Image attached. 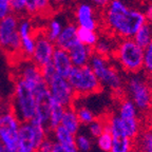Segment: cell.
I'll use <instances>...</instances> for the list:
<instances>
[{"label": "cell", "instance_id": "obj_1", "mask_svg": "<svg viewBox=\"0 0 152 152\" xmlns=\"http://www.w3.org/2000/svg\"><path fill=\"white\" fill-rule=\"evenodd\" d=\"M100 16L104 32L117 39L132 38L138 28L147 22L142 11L129 7L123 0H111Z\"/></svg>", "mask_w": 152, "mask_h": 152}, {"label": "cell", "instance_id": "obj_2", "mask_svg": "<svg viewBox=\"0 0 152 152\" xmlns=\"http://www.w3.org/2000/svg\"><path fill=\"white\" fill-rule=\"evenodd\" d=\"M112 57L126 73L135 74L142 71L144 49L132 38L118 39Z\"/></svg>", "mask_w": 152, "mask_h": 152}, {"label": "cell", "instance_id": "obj_3", "mask_svg": "<svg viewBox=\"0 0 152 152\" xmlns=\"http://www.w3.org/2000/svg\"><path fill=\"white\" fill-rule=\"evenodd\" d=\"M11 108L21 121H32L36 113V97L32 87L15 77Z\"/></svg>", "mask_w": 152, "mask_h": 152}, {"label": "cell", "instance_id": "obj_4", "mask_svg": "<svg viewBox=\"0 0 152 152\" xmlns=\"http://www.w3.org/2000/svg\"><path fill=\"white\" fill-rule=\"evenodd\" d=\"M88 64L98 78L102 88H108L114 92H118L123 89V76L112 64L110 57L93 53Z\"/></svg>", "mask_w": 152, "mask_h": 152}, {"label": "cell", "instance_id": "obj_5", "mask_svg": "<svg viewBox=\"0 0 152 152\" xmlns=\"http://www.w3.org/2000/svg\"><path fill=\"white\" fill-rule=\"evenodd\" d=\"M18 18V15L13 13L0 19V51L11 58L21 59Z\"/></svg>", "mask_w": 152, "mask_h": 152}, {"label": "cell", "instance_id": "obj_6", "mask_svg": "<svg viewBox=\"0 0 152 152\" xmlns=\"http://www.w3.org/2000/svg\"><path fill=\"white\" fill-rule=\"evenodd\" d=\"M126 92L129 98L142 113L150 111L152 99V83L147 76L140 73L131 74L126 81Z\"/></svg>", "mask_w": 152, "mask_h": 152}, {"label": "cell", "instance_id": "obj_7", "mask_svg": "<svg viewBox=\"0 0 152 152\" xmlns=\"http://www.w3.org/2000/svg\"><path fill=\"white\" fill-rule=\"evenodd\" d=\"M66 78L73 88L76 96H87L102 90V86L89 64L73 66Z\"/></svg>", "mask_w": 152, "mask_h": 152}, {"label": "cell", "instance_id": "obj_8", "mask_svg": "<svg viewBox=\"0 0 152 152\" xmlns=\"http://www.w3.org/2000/svg\"><path fill=\"white\" fill-rule=\"evenodd\" d=\"M21 123L11 106H0V142L7 151L16 152Z\"/></svg>", "mask_w": 152, "mask_h": 152}, {"label": "cell", "instance_id": "obj_9", "mask_svg": "<svg viewBox=\"0 0 152 152\" xmlns=\"http://www.w3.org/2000/svg\"><path fill=\"white\" fill-rule=\"evenodd\" d=\"M48 130L45 126L34 121H22L16 152H36L40 142L47 137Z\"/></svg>", "mask_w": 152, "mask_h": 152}, {"label": "cell", "instance_id": "obj_10", "mask_svg": "<svg viewBox=\"0 0 152 152\" xmlns=\"http://www.w3.org/2000/svg\"><path fill=\"white\" fill-rule=\"evenodd\" d=\"M45 81L51 97L54 102H58L66 108L72 107L77 96L66 77L55 73Z\"/></svg>", "mask_w": 152, "mask_h": 152}, {"label": "cell", "instance_id": "obj_11", "mask_svg": "<svg viewBox=\"0 0 152 152\" xmlns=\"http://www.w3.org/2000/svg\"><path fill=\"white\" fill-rule=\"evenodd\" d=\"M98 11L92 3L85 1L76 3L73 9L74 22L78 28L98 31L102 28V16Z\"/></svg>", "mask_w": 152, "mask_h": 152}, {"label": "cell", "instance_id": "obj_12", "mask_svg": "<svg viewBox=\"0 0 152 152\" xmlns=\"http://www.w3.org/2000/svg\"><path fill=\"white\" fill-rule=\"evenodd\" d=\"M55 48V43L45 35L42 28H37L35 33V49L30 59L39 68H42L51 62Z\"/></svg>", "mask_w": 152, "mask_h": 152}, {"label": "cell", "instance_id": "obj_13", "mask_svg": "<svg viewBox=\"0 0 152 152\" xmlns=\"http://www.w3.org/2000/svg\"><path fill=\"white\" fill-rule=\"evenodd\" d=\"M15 77L26 81L30 87H32V89L45 83L41 69L30 58H21L18 60Z\"/></svg>", "mask_w": 152, "mask_h": 152}, {"label": "cell", "instance_id": "obj_14", "mask_svg": "<svg viewBox=\"0 0 152 152\" xmlns=\"http://www.w3.org/2000/svg\"><path fill=\"white\" fill-rule=\"evenodd\" d=\"M51 64H52L56 74L64 76V77H68V75L74 66L71 61V58H70L69 52L64 49H60V48H55Z\"/></svg>", "mask_w": 152, "mask_h": 152}, {"label": "cell", "instance_id": "obj_15", "mask_svg": "<svg viewBox=\"0 0 152 152\" xmlns=\"http://www.w3.org/2000/svg\"><path fill=\"white\" fill-rule=\"evenodd\" d=\"M77 30H78V26H76L74 21L66 22V24H64L59 36L57 37L54 42L56 48H60V49L68 51L70 48H72L75 43L78 42Z\"/></svg>", "mask_w": 152, "mask_h": 152}, {"label": "cell", "instance_id": "obj_16", "mask_svg": "<svg viewBox=\"0 0 152 152\" xmlns=\"http://www.w3.org/2000/svg\"><path fill=\"white\" fill-rule=\"evenodd\" d=\"M69 55L71 58V61L74 66H87L89 64L91 56L94 52H93V48H90L88 45H83L78 41L77 43L70 48Z\"/></svg>", "mask_w": 152, "mask_h": 152}, {"label": "cell", "instance_id": "obj_17", "mask_svg": "<svg viewBox=\"0 0 152 152\" xmlns=\"http://www.w3.org/2000/svg\"><path fill=\"white\" fill-rule=\"evenodd\" d=\"M117 41L118 39L116 37H114L113 35L107 33V32H104V33L99 34L97 42L95 43L94 48H93V52L111 58L114 50L116 48Z\"/></svg>", "mask_w": 152, "mask_h": 152}, {"label": "cell", "instance_id": "obj_18", "mask_svg": "<svg viewBox=\"0 0 152 152\" xmlns=\"http://www.w3.org/2000/svg\"><path fill=\"white\" fill-rule=\"evenodd\" d=\"M60 125L64 128H66V130H69L71 133H73V134L78 133L81 124L79 121L78 116H77L74 108L72 107L66 108V110L64 112V115H62L61 121H60Z\"/></svg>", "mask_w": 152, "mask_h": 152}, {"label": "cell", "instance_id": "obj_19", "mask_svg": "<svg viewBox=\"0 0 152 152\" xmlns=\"http://www.w3.org/2000/svg\"><path fill=\"white\" fill-rule=\"evenodd\" d=\"M48 18L49 19H48L47 24L42 28V31H43V33H45V35L47 36L51 41L55 42V40H56L57 37L59 36L60 32H61L64 23H62L58 18L52 16V15L49 16Z\"/></svg>", "mask_w": 152, "mask_h": 152}, {"label": "cell", "instance_id": "obj_20", "mask_svg": "<svg viewBox=\"0 0 152 152\" xmlns=\"http://www.w3.org/2000/svg\"><path fill=\"white\" fill-rule=\"evenodd\" d=\"M133 140L124 134L112 135V146L109 152H132Z\"/></svg>", "mask_w": 152, "mask_h": 152}, {"label": "cell", "instance_id": "obj_21", "mask_svg": "<svg viewBox=\"0 0 152 152\" xmlns=\"http://www.w3.org/2000/svg\"><path fill=\"white\" fill-rule=\"evenodd\" d=\"M64 110H66V107L53 100L50 112H49V118H48V129L49 130H52L53 128L60 125Z\"/></svg>", "mask_w": 152, "mask_h": 152}, {"label": "cell", "instance_id": "obj_22", "mask_svg": "<svg viewBox=\"0 0 152 152\" xmlns=\"http://www.w3.org/2000/svg\"><path fill=\"white\" fill-rule=\"evenodd\" d=\"M132 39L144 49L152 39V24L145 22L133 35Z\"/></svg>", "mask_w": 152, "mask_h": 152}, {"label": "cell", "instance_id": "obj_23", "mask_svg": "<svg viewBox=\"0 0 152 152\" xmlns=\"http://www.w3.org/2000/svg\"><path fill=\"white\" fill-rule=\"evenodd\" d=\"M98 37H99V33H98V31H95V30L83 28H78V30H77L78 41L90 48H94L95 43L98 40Z\"/></svg>", "mask_w": 152, "mask_h": 152}, {"label": "cell", "instance_id": "obj_24", "mask_svg": "<svg viewBox=\"0 0 152 152\" xmlns=\"http://www.w3.org/2000/svg\"><path fill=\"white\" fill-rule=\"evenodd\" d=\"M52 132L55 142H59L62 145H74L75 134L71 133L69 130H66L61 125H58L57 127L53 128Z\"/></svg>", "mask_w": 152, "mask_h": 152}, {"label": "cell", "instance_id": "obj_25", "mask_svg": "<svg viewBox=\"0 0 152 152\" xmlns=\"http://www.w3.org/2000/svg\"><path fill=\"white\" fill-rule=\"evenodd\" d=\"M137 147L140 152H152V130H142L136 137Z\"/></svg>", "mask_w": 152, "mask_h": 152}, {"label": "cell", "instance_id": "obj_26", "mask_svg": "<svg viewBox=\"0 0 152 152\" xmlns=\"http://www.w3.org/2000/svg\"><path fill=\"white\" fill-rule=\"evenodd\" d=\"M35 49V34L20 38V54L21 58H31Z\"/></svg>", "mask_w": 152, "mask_h": 152}, {"label": "cell", "instance_id": "obj_27", "mask_svg": "<svg viewBox=\"0 0 152 152\" xmlns=\"http://www.w3.org/2000/svg\"><path fill=\"white\" fill-rule=\"evenodd\" d=\"M36 10V16L48 18L53 14L50 0H34Z\"/></svg>", "mask_w": 152, "mask_h": 152}, {"label": "cell", "instance_id": "obj_28", "mask_svg": "<svg viewBox=\"0 0 152 152\" xmlns=\"http://www.w3.org/2000/svg\"><path fill=\"white\" fill-rule=\"evenodd\" d=\"M74 145L79 152H88L92 147V140L89 135H86L83 133H76Z\"/></svg>", "mask_w": 152, "mask_h": 152}, {"label": "cell", "instance_id": "obj_29", "mask_svg": "<svg viewBox=\"0 0 152 152\" xmlns=\"http://www.w3.org/2000/svg\"><path fill=\"white\" fill-rule=\"evenodd\" d=\"M142 71L146 75L152 77V39L144 48V61H142Z\"/></svg>", "mask_w": 152, "mask_h": 152}, {"label": "cell", "instance_id": "obj_30", "mask_svg": "<svg viewBox=\"0 0 152 152\" xmlns=\"http://www.w3.org/2000/svg\"><path fill=\"white\" fill-rule=\"evenodd\" d=\"M75 111L81 125H87V126H88L89 124L92 123L95 119V115H94V113H93V111L87 107L81 106V107H79V108H76Z\"/></svg>", "mask_w": 152, "mask_h": 152}, {"label": "cell", "instance_id": "obj_31", "mask_svg": "<svg viewBox=\"0 0 152 152\" xmlns=\"http://www.w3.org/2000/svg\"><path fill=\"white\" fill-rule=\"evenodd\" d=\"M97 146L100 150L104 152H109L112 146V135L109 131L104 130L99 136L96 137Z\"/></svg>", "mask_w": 152, "mask_h": 152}, {"label": "cell", "instance_id": "obj_32", "mask_svg": "<svg viewBox=\"0 0 152 152\" xmlns=\"http://www.w3.org/2000/svg\"><path fill=\"white\" fill-rule=\"evenodd\" d=\"M89 126V132H90L91 136L93 137H97L106 130V126H104V121L102 119H96L95 118L92 123L88 125Z\"/></svg>", "mask_w": 152, "mask_h": 152}, {"label": "cell", "instance_id": "obj_33", "mask_svg": "<svg viewBox=\"0 0 152 152\" xmlns=\"http://www.w3.org/2000/svg\"><path fill=\"white\" fill-rule=\"evenodd\" d=\"M13 13L18 16L26 14V0H10Z\"/></svg>", "mask_w": 152, "mask_h": 152}, {"label": "cell", "instance_id": "obj_34", "mask_svg": "<svg viewBox=\"0 0 152 152\" xmlns=\"http://www.w3.org/2000/svg\"><path fill=\"white\" fill-rule=\"evenodd\" d=\"M51 1V7H52V11H60L66 7H69L72 5L76 0H50Z\"/></svg>", "mask_w": 152, "mask_h": 152}, {"label": "cell", "instance_id": "obj_35", "mask_svg": "<svg viewBox=\"0 0 152 152\" xmlns=\"http://www.w3.org/2000/svg\"><path fill=\"white\" fill-rule=\"evenodd\" d=\"M13 14V9L10 0H0V19Z\"/></svg>", "mask_w": 152, "mask_h": 152}, {"label": "cell", "instance_id": "obj_36", "mask_svg": "<svg viewBox=\"0 0 152 152\" xmlns=\"http://www.w3.org/2000/svg\"><path fill=\"white\" fill-rule=\"evenodd\" d=\"M51 152H79L75 145H62L59 142H55Z\"/></svg>", "mask_w": 152, "mask_h": 152}, {"label": "cell", "instance_id": "obj_37", "mask_svg": "<svg viewBox=\"0 0 152 152\" xmlns=\"http://www.w3.org/2000/svg\"><path fill=\"white\" fill-rule=\"evenodd\" d=\"M53 145H54V140H51L47 136L42 142H40V145L38 146L37 151L36 152H51L52 151Z\"/></svg>", "mask_w": 152, "mask_h": 152}, {"label": "cell", "instance_id": "obj_38", "mask_svg": "<svg viewBox=\"0 0 152 152\" xmlns=\"http://www.w3.org/2000/svg\"><path fill=\"white\" fill-rule=\"evenodd\" d=\"M26 14L28 16L36 17V10L34 0H26Z\"/></svg>", "mask_w": 152, "mask_h": 152}, {"label": "cell", "instance_id": "obj_39", "mask_svg": "<svg viewBox=\"0 0 152 152\" xmlns=\"http://www.w3.org/2000/svg\"><path fill=\"white\" fill-rule=\"evenodd\" d=\"M144 15H145L146 21L148 23L152 24V1L151 2H148L145 7V10H144Z\"/></svg>", "mask_w": 152, "mask_h": 152}, {"label": "cell", "instance_id": "obj_40", "mask_svg": "<svg viewBox=\"0 0 152 152\" xmlns=\"http://www.w3.org/2000/svg\"><path fill=\"white\" fill-rule=\"evenodd\" d=\"M110 1H111V0H91L92 4L97 10H99V11H102L104 7L109 4Z\"/></svg>", "mask_w": 152, "mask_h": 152}, {"label": "cell", "instance_id": "obj_41", "mask_svg": "<svg viewBox=\"0 0 152 152\" xmlns=\"http://www.w3.org/2000/svg\"><path fill=\"white\" fill-rule=\"evenodd\" d=\"M146 123H147V128L150 129V130H152V111L148 114L147 121H146Z\"/></svg>", "mask_w": 152, "mask_h": 152}, {"label": "cell", "instance_id": "obj_42", "mask_svg": "<svg viewBox=\"0 0 152 152\" xmlns=\"http://www.w3.org/2000/svg\"><path fill=\"white\" fill-rule=\"evenodd\" d=\"M7 150H5V148H4V146L2 145V142H0V152H5Z\"/></svg>", "mask_w": 152, "mask_h": 152}, {"label": "cell", "instance_id": "obj_43", "mask_svg": "<svg viewBox=\"0 0 152 152\" xmlns=\"http://www.w3.org/2000/svg\"><path fill=\"white\" fill-rule=\"evenodd\" d=\"M150 111H152V99H151V106H150Z\"/></svg>", "mask_w": 152, "mask_h": 152}, {"label": "cell", "instance_id": "obj_44", "mask_svg": "<svg viewBox=\"0 0 152 152\" xmlns=\"http://www.w3.org/2000/svg\"><path fill=\"white\" fill-rule=\"evenodd\" d=\"M5 152H9V151H5Z\"/></svg>", "mask_w": 152, "mask_h": 152}, {"label": "cell", "instance_id": "obj_45", "mask_svg": "<svg viewBox=\"0 0 152 152\" xmlns=\"http://www.w3.org/2000/svg\"><path fill=\"white\" fill-rule=\"evenodd\" d=\"M151 83H152V81H151Z\"/></svg>", "mask_w": 152, "mask_h": 152}]
</instances>
